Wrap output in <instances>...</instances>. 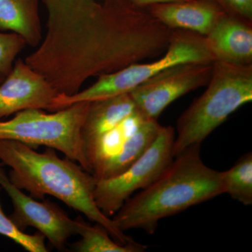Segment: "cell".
Segmentation results:
<instances>
[{
	"label": "cell",
	"instance_id": "obj_1",
	"mask_svg": "<svg viewBox=\"0 0 252 252\" xmlns=\"http://www.w3.org/2000/svg\"><path fill=\"white\" fill-rule=\"evenodd\" d=\"M0 161L11 168L10 181L32 198L51 195L102 225L117 243L135 242L99 210L94 199L95 178L77 162L59 157L50 147L39 153L28 144L6 140H0Z\"/></svg>",
	"mask_w": 252,
	"mask_h": 252
},
{
	"label": "cell",
	"instance_id": "obj_2",
	"mask_svg": "<svg viewBox=\"0 0 252 252\" xmlns=\"http://www.w3.org/2000/svg\"><path fill=\"white\" fill-rule=\"evenodd\" d=\"M223 193L220 172L204 163L200 144H194L174 158L154 183L127 199L112 219L122 231L153 234L162 219Z\"/></svg>",
	"mask_w": 252,
	"mask_h": 252
},
{
	"label": "cell",
	"instance_id": "obj_3",
	"mask_svg": "<svg viewBox=\"0 0 252 252\" xmlns=\"http://www.w3.org/2000/svg\"><path fill=\"white\" fill-rule=\"evenodd\" d=\"M206 90L177 123L173 156L201 144L233 112L252 100V64L215 61Z\"/></svg>",
	"mask_w": 252,
	"mask_h": 252
},
{
	"label": "cell",
	"instance_id": "obj_4",
	"mask_svg": "<svg viewBox=\"0 0 252 252\" xmlns=\"http://www.w3.org/2000/svg\"><path fill=\"white\" fill-rule=\"evenodd\" d=\"M166 54L153 63L130 64L116 72L101 74L90 87L67 95L59 94L54 103L64 109L81 102H93L129 93L167 68L187 63H213L215 60L205 36L184 30H172Z\"/></svg>",
	"mask_w": 252,
	"mask_h": 252
},
{
	"label": "cell",
	"instance_id": "obj_5",
	"mask_svg": "<svg viewBox=\"0 0 252 252\" xmlns=\"http://www.w3.org/2000/svg\"><path fill=\"white\" fill-rule=\"evenodd\" d=\"M89 105L78 102L51 114L39 109L21 111L10 120L0 121V140L54 149L91 173L81 135Z\"/></svg>",
	"mask_w": 252,
	"mask_h": 252
},
{
	"label": "cell",
	"instance_id": "obj_6",
	"mask_svg": "<svg viewBox=\"0 0 252 252\" xmlns=\"http://www.w3.org/2000/svg\"><path fill=\"white\" fill-rule=\"evenodd\" d=\"M175 129L162 126L157 139L126 171L113 178L96 181L94 199L106 216L115 215L132 194L154 183L174 159Z\"/></svg>",
	"mask_w": 252,
	"mask_h": 252
},
{
	"label": "cell",
	"instance_id": "obj_7",
	"mask_svg": "<svg viewBox=\"0 0 252 252\" xmlns=\"http://www.w3.org/2000/svg\"><path fill=\"white\" fill-rule=\"evenodd\" d=\"M213 63H184L167 68L144 81L129 92L136 108L146 119L157 120L176 99L207 85Z\"/></svg>",
	"mask_w": 252,
	"mask_h": 252
},
{
	"label": "cell",
	"instance_id": "obj_8",
	"mask_svg": "<svg viewBox=\"0 0 252 252\" xmlns=\"http://www.w3.org/2000/svg\"><path fill=\"white\" fill-rule=\"evenodd\" d=\"M0 162V186L9 195L14 212L9 217L20 230L36 228L58 250H64L69 238L78 235L81 217L74 220L56 204L39 202L26 195L10 181Z\"/></svg>",
	"mask_w": 252,
	"mask_h": 252
},
{
	"label": "cell",
	"instance_id": "obj_9",
	"mask_svg": "<svg viewBox=\"0 0 252 252\" xmlns=\"http://www.w3.org/2000/svg\"><path fill=\"white\" fill-rule=\"evenodd\" d=\"M58 94L42 76L18 59L0 84V119L28 109L49 110Z\"/></svg>",
	"mask_w": 252,
	"mask_h": 252
},
{
	"label": "cell",
	"instance_id": "obj_10",
	"mask_svg": "<svg viewBox=\"0 0 252 252\" xmlns=\"http://www.w3.org/2000/svg\"><path fill=\"white\" fill-rule=\"evenodd\" d=\"M155 19L171 30H184L206 36L224 11L210 0L159 3L147 8Z\"/></svg>",
	"mask_w": 252,
	"mask_h": 252
},
{
	"label": "cell",
	"instance_id": "obj_11",
	"mask_svg": "<svg viewBox=\"0 0 252 252\" xmlns=\"http://www.w3.org/2000/svg\"><path fill=\"white\" fill-rule=\"evenodd\" d=\"M205 36L215 61L252 64V22L225 13Z\"/></svg>",
	"mask_w": 252,
	"mask_h": 252
},
{
	"label": "cell",
	"instance_id": "obj_12",
	"mask_svg": "<svg viewBox=\"0 0 252 252\" xmlns=\"http://www.w3.org/2000/svg\"><path fill=\"white\" fill-rule=\"evenodd\" d=\"M136 110L129 93L90 102L81 130L84 153L89 165L101 138Z\"/></svg>",
	"mask_w": 252,
	"mask_h": 252
},
{
	"label": "cell",
	"instance_id": "obj_13",
	"mask_svg": "<svg viewBox=\"0 0 252 252\" xmlns=\"http://www.w3.org/2000/svg\"><path fill=\"white\" fill-rule=\"evenodd\" d=\"M161 127L157 120L142 123L117 154L94 169L92 175L96 181L113 178L126 171L153 144Z\"/></svg>",
	"mask_w": 252,
	"mask_h": 252
},
{
	"label": "cell",
	"instance_id": "obj_14",
	"mask_svg": "<svg viewBox=\"0 0 252 252\" xmlns=\"http://www.w3.org/2000/svg\"><path fill=\"white\" fill-rule=\"evenodd\" d=\"M0 30L12 31L37 47L43 39L39 0H0Z\"/></svg>",
	"mask_w": 252,
	"mask_h": 252
},
{
	"label": "cell",
	"instance_id": "obj_15",
	"mask_svg": "<svg viewBox=\"0 0 252 252\" xmlns=\"http://www.w3.org/2000/svg\"><path fill=\"white\" fill-rule=\"evenodd\" d=\"M78 235L81 240L74 244V250L79 252H143L145 245L132 242L123 245L117 243L102 225H89L81 218Z\"/></svg>",
	"mask_w": 252,
	"mask_h": 252
},
{
	"label": "cell",
	"instance_id": "obj_16",
	"mask_svg": "<svg viewBox=\"0 0 252 252\" xmlns=\"http://www.w3.org/2000/svg\"><path fill=\"white\" fill-rule=\"evenodd\" d=\"M146 120L149 119H146L137 109L115 128L104 135L99 141L94 155L91 158V173L107 159L117 154L127 139Z\"/></svg>",
	"mask_w": 252,
	"mask_h": 252
},
{
	"label": "cell",
	"instance_id": "obj_17",
	"mask_svg": "<svg viewBox=\"0 0 252 252\" xmlns=\"http://www.w3.org/2000/svg\"><path fill=\"white\" fill-rule=\"evenodd\" d=\"M223 192L244 205H252V154H244L229 170L220 172Z\"/></svg>",
	"mask_w": 252,
	"mask_h": 252
},
{
	"label": "cell",
	"instance_id": "obj_18",
	"mask_svg": "<svg viewBox=\"0 0 252 252\" xmlns=\"http://www.w3.org/2000/svg\"><path fill=\"white\" fill-rule=\"evenodd\" d=\"M1 187L0 186V195ZM0 235L13 240L26 251L29 252H47L45 245V236L38 231L35 234H28L26 232L20 230L6 216L3 211L0 202Z\"/></svg>",
	"mask_w": 252,
	"mask_h": 252
},
{
	"label": "cell",
	"instance_id": "obj_19",
	"mask_svg": "<svg viewBox=\"0 0 252 252\" xmlns=\"http://www.w3.org/2000/svg\"><path fill=\"white\" fill-rule=\"evenodd\" d=\"M104 0H42L51 20L80 17Z\"/></svg>",
	"mask_w": 252,
	"mask_h": 252
},
{
	"label": "cell",
	"instance_id": "obj_20",
	"mask_svg": "<svg viewBox=\"0 0 252 252\" xmlns=\"http://www.w3.org/2000/svg\"><path fill=\"white\" fill-rule=\"evenodd\" d=\"M26 45L22 36L16 33L0 32V76L9 75L16 58Z\"/></svg>",
	"mask_w": 252,
	"mask_h": 252
},
{
	"label": "cell",
	"instance_id": "obj_21",
	"mask_svg": "<svg viewBox=\"0 0 252 252\" xmlns=\"http://www.w3.org/2000/svg\"><path fill=\"white\" fill-rule=\"evenodd\" d=\"M225 13L252 22V0H210Z\"/></svg>",
	"mask_w": 252,
	"mask_h": 252
},
{
	"label": "cell",
	"instance_id": "obj_22",
	"mask_svg": "<svg viewBox=\"0 0 252 252\" xmlns=\"http://www.w3.org/2000/svg\"><path fill=\"white\" fill-rule=\"evenodd\" d=\"M129 1L137 7L147 8L152 5L159 3L171 2V1H186V0H128Z\"/></svg>",
	"mask_w": 252,
	"mask_h": 252
},
{
	"label": "cell",
	"instance_id": "obj_23",
	"mask_svg": "<svg viewBox=\"0 0 252 252\" xmlns=\"http://www.w3.org/2000/svg\"><path fill=\"white\" fill-rule=\"evenodd\" d=\"M4 78L3 77H1V76H0V84H1V82H2L3 80H4Z\"/></svg>",
	"mask_w": 252,
	"mask_h": 252
}]
</instances>
